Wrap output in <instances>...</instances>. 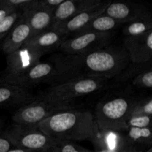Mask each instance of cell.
I'll list each match as a JSON object with an SVG mask.
<instances>
[{
    "mask_svg": "<svg viewBox=\"0 0 152 152\" xmlns=\"http://www.w3.org/2000/svg\"><path fill=\"white\" fill-rule=\"evenodd\" d=\"M75 108L76 105L73 102L39 99L20 107L13 115V120L16 124L21 126H38L57 113Z\"/></svg>",
    "mask_w": 152,
    "mask_h": 152,
    "instance_id": "cell-5",
    "label": "cell"
},
{
    "mask_svg": "<svg viewBox=\"0 0 152 152\" xmlns=\"http://www.w3.org/2000/svg\"><path fill=\"white\" fill-rule=\"evenodd\" d=\"M146 152H152V148H151V147H149V148H148V149L147 150Z\"/></svg>",
    "mask_w": 152,
    "mask_h": 152,
    "instance_id": "cell-33",
    "label": "cell"
},
{
    "mask_svg": "<svg viewBox=\"0 0 152 152\" xmlns=\"http://www.w3.org/2000/svg\"><path fill=\"white\" fill-rule=\"evenodd\" d=\"M49 137L59 140H91L97 130L93 114L71 109L61 111L38 125Z\"/></svg>",
    "mask_w": 152,
    "mask_h": 152,
    "instance_id": "cell-2",
    "label": "cell"
},
{
    "mask_svg": "<svg viewBox=\"0 0 152 152\" xmlns=\"http://www.w3.org/2000/svg\"><path fill=\"white\" fill-rule=\"evenodd\" d=\"M122 24L124 23L102 13V14L99 15L97 17L95 18L86 28H84L78 34H81L86 32L111 33L114 29H116L117 27L121 25ZM78 34H77V35H78Z\"/></svg>",
    "mask_w": 152,
    "mask_h": 152,
    "instance_id": "cell-20",
    "label": "cell"
},
{
    "mask_svg": "<svg viewBox=\"0 0 152 152\" xmlns=\"http://www.w3.org/2000/svg\"><path fill=\"white\" fill-rule=\"evenodd\" d=\"M31 37V28L23 13H21L14 26L4 37L1 45L2 51L6 55L10 54L22 47Z\"/></svg>",
    "mask_w": 152,
    "mask_h": 152,
    "instance_id": "cell-13",
    "label": "cell"
},
{
    "mask_svg": "<svg viewBox=\"0 0 152 152\" xmlns=\"http://www.w3.org/2000/svg\"><path fill=\"white\" fill-rule=\"evenodd\" d=\"M93 152H140L138 149L134 148H128L125 149L119 150H104V149H94Z\"/></svg>",
    "mask_w": 152,
    "mask_h": 152,
    "instance_id": "cell-31",
    "label": "cell"
},
{
    "mask_svg": "<svg viewBox=\"0 0 152 152\" xmlns=\"http://www.w3.org/2000/svg\"><path fill=\"white\" fill-rule=\"evenodd\" d=\"M100 0H64L53 13L50 29H56L78 13L100 4Z\"/></svg>",
    "mask_w": 152,
    "mask_h": 152,
    "instance_id": "cell-10",
    "label": "cell"
},
{
    "mask_svg": "<svg viewBox=\"0 0 152 152\" xmlns=\"http://www.w3.org/2000/svg\"><path fill=\"white\" fill-rule=\"evenodd\" d=\"M106 83V79L102 78L80 77L71 79L53 85L41 94L39 99L58 102H73L77 97L99 91L105 87Z\"/></svg>",
    "mask_w": 152,
    "mask_h": 152,
    "instance_id": "cell-3",
    "label": "cell"
},
{
    "mask_svg": "<svg viewBox=\"0 0 152 152\" xmlns=\"http://www.w3.org/2000/svg\"><path fill=\"white\" fill-rule=\"evenodd\" d=\"M125 137L129 146H150L152 142L151 128L129 127L124 132Z\"/></svg>",
    "mask_w": 152,
    "mask_h": 152,
    "instance_id": "cell-19",
    "label": "cell"
},
{
    "mask_svg": "<svg viewBox=\"0 0 152 152\" xmlns=\"http://www.w3.org/2000/svg\"><path fill=\"white\" fill-rule=\"evenodd\" d=\"M56 74L53 85L80 77L111 79L131 63L124 47L105 46L78 56L64 54L53 59Z\"/></svg>",
    "mask_w": 152,
    "mask_h": 152,
    "instance_id": "cell-1",
    "label": "cell"
},
{
    "mask_svg": "<svg viewBox=\"0 0 152 152\" xmlns=\"http://www.w3.org/2000/svg\"><path fill=\"white\" fill-rule=\"evenodd\" d=\"M16 11H19V10L10 8V7H0V22L2 21L5 17H7L8 15Z\"/></svg>",
    "mask_w": 152,
    "mask_h": 152,
    "instance_id": "cell-30",
    "label": "cell"
},
{
    "mask_svg": "<svg viewBox=\"0 0 152 152\" xmlns=\"http://www.w3.org/2000/svg\"><path fill=\"white\" fill-rule=\"evenodd\" d=\"M152 115V98L151 96L137 100L134 99L128 117L134 116H149Z\"/></svg>",
    "mask_w": 152,
    "mask_h": 152,
    "instance_id": "cell-22",
    "label": "cell"
},
{
    "mask_svg": "<svg viewBox=\"0 0 152 152\" xmlns=\"http://www.w3.org/2000/svg\"><path fill=\"white\" fill-rule=\"evenodd\" d=\"M3 122L0 120V152H7L13 147L12 144L6 137L5 130L3 129Z\"/></svg>",
    "mask_w": 152,
    "mask_h": 152,
    "instance_id": "cell-28",
    "label": "cell"
},
{
    "mask_svg": "<svg viewBox=\"0 0 152 152\" xmlns=\"http://www.w3.org/2000/svg\"><path fill=\"white\" fill-rule=\"evenodd\" d=\"M150 63V62H148ZM147 65L148 63L145 64H134L132 63V65L129 64L125 70H126V72H123L122 71L118 76H117L114 78H117V80L119 82H124L127 81L128 80L132 78V77H134V78L137 74H139L140 73H141L142 71H145L147 69Z\"/></svg>",
    "mask_w": 152,
    "mask_h": 152,
    "instance_id": "cell-24",
    "label": "cell"
},
{
    "mask_svg": "<svg viewBox=\"0 0 152 152\" xmlns=\"http://www.w3.org/2000/svg\"><path fill=\"white\" fill-rule=\"evenodd\" d=\"M88 152H93V151H89Z\"/></svg>",
    "mask_w": 152,
    "mask_h": 152,
    "instance_id": "cell-35",
    "label": "cell"
},
{
    "mask_svg": "<svg viewBox=\"0 0 152 152\" xmlns=\"http://www.w3.org/2000/svg\"><path fill=\"white\" fill-rule=\"evenodd\" d=\"M64 0H39L38 5L45 10L54 12L56 7L63 2Z\"/></svg>",
    "mask_w": 152,
    "mask_h": 152,
    "instance_id": "cell-29",
    "label": "cell"
},
{
    "mask_svg": "<svg viewBox=\"0 0 152 152\" xmlns=\"http://www.w3.org/2000/svg\"><path fill=\"white\" fill-rule=\"evenodd\" d=\"M7 152H37V151H31V150H27V149H24V148H19L13 147V148H11L10 150H8Z\"/></svg>",
    "mask_w": 152,
    "mask_h": 152,
    "instance_id": "cell-32",
    "label": "cell"
},
{
    "mask_svg": "<svg viewBox=\"0 0 152 152\" xmlns=\"http://www.w3.org/2000/svg\"><path fill=\"white\" fill-rule=\"evenodd\" d=\"M36 100L29 89L11 84L0 83V107L23 105Z\"/></svg>",
    "mask_w": 152,
    "mask_h": 152,
    "instance_id": "cell-15",
    "label": "cell"
},
{
    "mask_svg": "<svg viewBox=\"0 0 152 152\" xmlns=\"http://www.w3.org/2000/svg\"><path fill=\"white\" fill-rule=\"evenodd\" d=\"M65 36L59 31L49 29L42 34L30 38L24 45L36 50L48 53L53 49L60 47Z\"/></svg>",
    "mask_w": 152,
    "mask_h": 152,
    "instance_id": "cell-18",
    "label": "cell"
},
{
    "mask_svg": "<svg viewBox=\"0 0 152 152\" xmlns=\"http://www.w3.org/2000/svg\"><path fill=\"white\" fill-rule=\"evenodd\" d=\"M134 86L138 88L145 89H151L152 88V71L149 68L142 71L133 79Z\"/></svg>",
    "mask_w": 152,
    "mask_h": 152,
    "instance_id": "cell-26",
    "label": "cell"
},
{
    "mask_svg": "<svg viewBox=\"0 0 152 152\" xmlns=\"http://www.w3.org/2000/svg\"><path fill=\"white\" fill-rule=\"evenodd\" d=\"M56 74L53 63L39 62L25 72L13 77H1L0 83L14 85L30 89L42 83H51Z\"/></svg>",
    "mask_w": 152,
    "mask_h": 152,
    "instance_id": "cell-8",
    "label": "cell"
},
{
    "mask_svg": "<svg viewBox=\"0 0 152 152\" xmlns=\"http://www.w3.org/2000/svg\"><path fill=\"white\" fill-rule=\"evenodd\" d=\"M38 1L31 7L22 11L31 28V38L50 29L53 22V12L39 7Z\"/></svg>",
    "mask_w": 152,
    "mask_h": 152,
    "instance_id": "cell-14",
    "label": "cell"
},
{
    "mask_svg": "<svg viewBox=\"0 0 152 152\" xmlns=\"http://www.w3.org/2000/svg\"><path fill=\"white\" fill-rule=\"evenodd\" d=\"M22 11L14 12L11 14L8 15L7 17L4 18L2 21L0 22V40L4 38L8 34L10 30L12 29L16 22L19 19Z\"/></svg>",
    "mask_w": 152,
    "mask_h": 152,
    "instance_id": "cell-25",
    "label": "cell"
},
{
    "mask_svg": "<svg viewBox=\"0 0 152 152\" xmlns=\"http://www.w3.org/2000/svg\"><path fill=\"white\" fill-rule=\"evenodd\" d=\"M4 133L13 147L34 151H50L57 140L47 136L38 126L16 124Z\"/></svg>",
    "mask_w": 152,
    "mask_h": 152,
    "instance_id": "cell-6",
    "label": "cell"
},
{
    "mask_svg": "<svg viewBox=\"0 0 152 152\" xmlns=\"http://www.w3.org/2000/svg\"><path fill=\"white\" fill-rule=\"evenodd\" d=\"M109 4L110 1H102L96 7L78 13L55 30L59 31L65 37L71 34L77 35L86 28L95 18L102 14Z\"/></svg>",
    "mask_w": 152,
    "mask_h": 152,
    "instance_id": "cell-12",
    "label": "cell"
},
{
    "mask_svg": "<svg viewBox=\"0 0 152 152\" xmlns=\"http://www.w3.org/2000/svg\"><path fill=\"white\" fill-rule=\"evenodd\" d=\"M124 48L132 63L145 64L152 58V31L145 35L134 38H126Z\"/></svg>",
    "mask_w": 152,
    "mask_h": 152,
    "instance_id": "cell-11",
    "label": "cell"
},
{
    "mask_svg": "<svg viewBox=\"0 0 152 152\" xmlns=\"http://www.w3.org/2000/svg\"><path fill=\"white\" fill-rule=\"evenodd\" d=\"M151 119L149 116H134L129 117L126 120V126L134 128H151Z\"/></svg>",
    "mask_w": 152,
    "mask_h": 152,
    "instance_id": "cell-27",
    "label": "cell"
},
{
    "mask_svg": "<svg viewBox=\"0 0 152 152\" xmlns=\"http://www.w3.org/2000/svg\"><path fill=\"white\" fill-rule=\"evenodd\" d=\"M135 99L127 96H116L98 103L95 122L99 129L124 132L126 120Z\"/></svg>",
    "mask_w": 152,
    "mask_h": 152,
    "instance_id": "cell-4",
    "label": "cell"
},
{
    "mask_svg": "<svg viewBox=\"0 0 152 152\" xmlns=\"http://www.w3.org/2000/svg\"><path fill=\"white\" fill-rule=\"evenodd\" d=\"M152 31V21L148 16L129 22L123 30V34L126 38H134L145 35Z\"/></svg>",
    "mask_w": 152,
    "mask_h": 152,
    "instance_id": "cell-21",
    "label": "cell"
},
{
    "mask_svg": "<svg viewBox=\"0 0 152 152\" xmlns=\"http://www.w3.org/2000/svg\"><path fill=\"white\" fill-rule=\"evenodd\" d=\"M89 150L80 146L75 142L70 140H57L50 152H88Z\"/></svg>",
    "mask_w": 152,
    "mask_h": 152,
    "instance_id": "cell-23",
    "label": "cell"
},
{
    "mask_svg": "<svg viewBox=\"0 0 152 152\" xmlns=\"http://www.w3.org/2000/svg\"><path fill=\"white\" fill-rule=\"evenodd\" d=\"M37 152H50V151H37Z\"/></svg>",
    "mask_w": 152,
    "mask_h": 152,
    "instance_id": "cell-34",
    "label": "cell"
},
{
    "mask_svg": "<svg viewBox=\"0 0 152 152\" xmlns=\"http://www.w3.org/2000/svg\"><path fill=\"white\" fill-rule=\"evenodd\" d=\"M103 13L123 23H129L147 16L140 6L125 2H110Z\"/></svg>",
    "mask_w": 152,
    "mask_h": 152,
    "instance_id": "cell-17",
    "label": "cell"
},
{
    "mask_svg": "<svg viewBox=\"0 0 152 152\" xmlns=\"http://www.w3.org/2000/svg\"><path fill=\"white\" fill-rule=\"evenodd\" d=\"M112 36V32L83 33L74 36L69 39L64 40L61 44L60 48L64 52V54L69 56L83 55L107 46Z\"/></svg>",
    "mask_w": 152,
    "mask_h": 152,
    "instance_id": "cell-7",
    "label": "cell"
},
{
    "mask_svg": "<svg viewBox=\"0 0 152 152\" xmlns=\"http://www.w3.org/2000/svg\"><path fill=\"white\" fill-rule=\"evenodd\" d=\"M123 133L117 131L102 130L97 128L94 137L91 141L94 149L119 150L133 148L129 146Z\"/></svg>",
    "mask_w": 152,
    "mask_h": 152,
    "instance_id": "cell-16",
    "label": "cell"
},
{
    "mask_svg": "<svg viewBox=\"0 0 152 152\" xmlns=\"http://www.w3.org/2000/svg\"><path fill=\"white\" fill-rule=\"evenodd\" d=\"M45 53L23 45L16 51L7 55V67L1 77H13L25 72L39 63Z\"/></svg>",
    "mask_w": 152,
    "mask_h": 152,
    "instance_id": "cell-9",
    "label": "cell"
}]
</instances>
